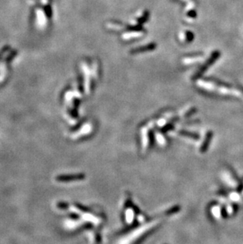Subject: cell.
<instances>
[{
    "mask_svg": "<svg viewBox=\"0 0 243 244\" xmlns=\"http://www.w3.org/2000/svg\"><path fill=\"white\" fill-rule=\"evenodd\" d=\"M57 206L59 209H66L68 205L66 203H64V202H59V203L57 204Z\"/></svg>",
    "mask_w": 243,
    "mask_h": 244,
    "instance_id": "obj_1",
    "label": "cell"
}]
</instances>
